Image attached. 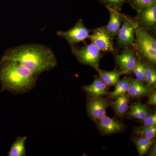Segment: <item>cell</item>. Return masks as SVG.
Wrapping results in <instances>:
<instances>
[{"instance_id":"obj_6","label":"cell","mask_w":156,"mask_h":156,"mask_svg":"<svg viewBox=\"0 0 156 156\" xmlns=\"http://www.w3.org/2000/svg\"><path fill=\"white\" fill-rule=\"evenodd\" d=\"M90 31L84 25L83 20L80 19L72 28L67 31H58L56 32V34L65 39L71 47H73L89 38Z\"/></svg>"},{"instance_id":"obj_23","label":"cell","mask_w":156,"mask_h":156,"mask_svg":"<svg viewBox=\"0 0 156 156\" xmlns=\"http://www.w3.org/2000/svg\"><path fill=\"white\" fill-rule=\"evenodd\" d=\"M128 2L137 12L156 2V0H128Z\"/></svg>"},{"instance_id":"obj_12","label":"cell","mask_w":156,"mask_h":156,"mask_svg":"<svg viewBox=\"0 0 156 156\" xmlns=\"http://www.w3.org/2000/svg\"><path fill=\"white\" fill-rule=\"evenodd\" d=\"M106 8L109 12L110 18L108 23L105 27L110 36L114 40L121 27V23L122 22L123 14H121L119 11L111 8Z\"/></svg>"},{"instance_id":"obj_4","label":"cell","mask_w":156,"mask_h":156,"mask_svg":"<svg viewBox=\"0 0 156 156\" xmlns=\"http://www.w3.org/2000/svg\"><path fill=\"white\" fill-rule=\"evenodd\" d=\"M71 48L72 53L79 62L91 66L97 71L100 69L99 63L102 55L100 50L94 44L92 43L81 48L75 46Z\"/></svg>"},{"instance_id":"obj_18","label":"cell","mask_w":156,"mask_h":156,"mask_svg":"<svg viewBox=\"0 0 156 156\" xmlns=\"http://www.w3.org/2000/svg\"><path fill=\"white\" fill-rule=\"evenodd\" d=\"M27 137L18 136L10 148L8 156H25L26 155L25 149L26 140Z\"/></svg>"},{"instance_id":"obj_9","label":"cell","mask_w":156,"mask_h":156,"mask_svg":"<svg viewBox=\"0 0 156 156\" xmlns=\"http://www.w3.org/2000/svg\"><path fill=\"white\" fill-rule=\"evenodd\" d=\"M136 26L147 30L156 26V2L137 12L134 18Z\"/></svg>"},{"instance_id":"obj_14","label":"cell","mask_w":156,"mask_h":156,"mask_svg":"<svg viewBox=\"0 0 156 156\" xmlns=\"http://www.w3.org/2000/svg\"><path fill=\"white\" fill-rule=\"evenodd\" d=\"M152 88L148 85L144 83L135 79H131V83L127 92L129 97L132 98H138L143 96H149L152 92Z\"/></svg>"},{"instance_id":"obj_7","label":"cell","mask_w":156,"mask_h":156,"mask_svg":"<svg viewBox=\"0 0 156 156\" xmlns=\"http://www.w3.org/2000/svg\"><path fill=\"white\" fill-rule=\"evenodd\" d=\"M135 50L130 47L124 48L120 54L115 56V60L124 74L132 73L135 67L136 58Z\"/></svg>"},{"instance_id":"obj_20","label":"cell","mask_w":156,"mask_h":156,"mask_svg":"<svg viewBox=\"0 0 156 156\" xmlns=\"http://www.w3.org/2000/svg\"><path fill=\"white\" fill-rule=\"evenodd\" d=\"M130 78L125 77L122 80H119L115 86L114 91L110 93L111 97L112 98H115L119 95L126 93L130 87Z\"/></svg>"},{"instance_id":"obj_8","label":"cell","mask_w":156,"mask_h":156,"mask_svg":"<svg viewBox=\"0 0 156 156\" xmlns=\"http://www.w3.org/2000/svg\"><path fill=\"white\" fill-rule=\"evenodd\" d=\"M89 38L100 51L112 52L115 50L113 40L110 36L105 27L95 28L92 30Z\"/></svg>"},{"instance_id":"obj_21","label":"cell","mask_w":156,"mask_h":156,"mask_svg":"<svg viewBox=\"0 0 156 156\" xmlns=\"http://www.w3.org/2000/svg\"><path fill=\"white\" fill-rule=\"evenodd\" d=\"M144 65L146 83L152 88H155L156 86V69L150 65L144 63Z\"/></svg>"},{"instance_id":"obj_2","label":"cell","mask_w":156,"mask_h":156,"mask_svg":"<svg viewBox=\"0 0 156 156\" xmlns=\"http://www.w3.org/2000/svg\"><path fill=\"white\" fill-rule=\"evenodd\" d=\"M37 77L17 62H0L1 92L8 91L15 94L29 92L35 86Z\"/></svg>"},{"instance_id":"obj_28","label":"cell","mask_w":156,"mask_h":156,"mask_svg":"<svg viewBox=\"0 0 156 156\" xmlns=\"http://www.w3.org/2000/svg\"><path fill=\"white\" fill-rule=\"evenodd\" d=\"M150 153L149 154L148 156H156V143H154L151 146Z\"/></svg>"},{"instance_id":"obj_10","label":"cell","mask_w":156,"mask_h":156,"mask_svg":"<svg viewBox=\"0 0 156 156\" xmlns=\"http://www.w3.org/2000/svg\"><path fill=\"white\" fill-rule=\"evenodd\" d=\"M108 104L107 101L101 97H89L87 99V108L89 117L96 120L106 115Z\"/></svg>"},{"instance_id":"obj_11","label":"cell","mask_w":156,"mask_h":156,"mask_svg":"<svg viewBox=\"0 0 156 156\" xmlns=\"http://www.w3.org/2000/svg\"><path fill=\"white\" fill-rule=\"evenodd\" d=\"M98 130L103 135H109L122 132L125 126L122 122L114 118L105 116L101 119L95 120Z\"/></svg>"},{"instance_id":"obj_26","label":"cell","mask_w":156,"mask_h":156,"mask_svg":"<svg viewBox=\"0 0 156 156\" xmlns=\"http://www.w3.org/2000/svg\"><path fill=\"white\" fill-rule=\"evenodd\" d=\"M140 121L144 126H149L156 125V113L153 114H151L143 119L140 120Z\"/></svg>"},{"instance_id":"obj_3","label":"cell","mask_w":156,"mask_h":156,"mask_svg":"<svg viewBox=\"0 0 156 156\" xmlns=\"http://www.w3.org/2000/svg\"><path fill=\"white\" fill-rule=\"evenodd\" d=\"M134 50L154 65L156 63V41L147 30L139 27L135 29Z\"/></svg>"},{"instance_id":"obj_25","label":"cell","mask_w":156,"mask_h":156,"mask_svg":"<svg viewBox=\"0 0 156 156\" xmlns=\"http://www.w3.org/2000/svg\"><path fill=\"white\" fill-rule=\"evenodd\" d=\"M101 4L105 5L106 8H110L120 11L124 4L128 2V0H98Z\"/></svg>"},{"instance_id":"obj_27","label":"cell","mask_w":156,"mask_h":156,"mask_svg":"<svg viewBox=\"0 0 156 156\" xmlns=\"http://www.w3.org/2000/svg\"><path fill=\"white\" fill-rule=\"evenodd\" d=\"M149 98L148 101V103L151 105H156V93L154 92L149 95Z\"/></svg>"},{"instance_id":"obj_13","label":"cell","mask_w":156,"mask_h":156,"mask_svg":"<svg viewBox=\"0 0 156 156\" xmlns=\"http://www.w3.org/2000/svg\"><path fill=\"white\" fill-rule=\"evenodd\" d=\"M83 89L91 97H101L110 94L107 90V86L99 76L95 78L92 83L84 86Z\"/></svg>"},{"instance_id":"obj_5","label":"cell","mask_w":156,"mask_h":156,"mask_svg":"<svg viewBox=\"0 0 156 156\" xmlns=\"http://www.w3.org/2000/svg\"><path fill=\"white\" fill-rule=\"evenodd\" d=\"M123 23L117 34V45L120 48L133 47L137 27L134 18L123 14Z\"/></svg>"},{"instance_id":"obj_16","label":"cell","mask_w":156,"mask_h":156,"mask_svg":"<svg viewBox=\"0 0 156 156\" xmlns=\"http://www.w3.org/2000/svg\"><path fill=\"white\" fill-rule=\"evenodd\" d=\"M128 116L130 118L142 120L151 114L150 109L147 105L140 102H136L131 105Z\"/></svg>"},{"instance_id":"obj_17","label":"cell","mask_w":156,"mask_h":156,"mask_svg":"<svg viewBox=\"0 0 156 156\" xmlns=\"http://www.w3.org/2000/svg\"><path fill=\"white\" fill-rule=\"evenodd\" d=\"M98 72L99 76L107 87L115 86L118 81L119 80L121 76L124 74L121 71H107L99 69Z\"/></svg>"},{"instance_id":"obj_24","label":"cell","mask_w":156,"mask_h":156,"mask_svg":"<svg viewBox=\"0 0 156 156\" xmlns=\"http://www.w3.org/2000/svg\"><path fill=\"white\" fill-rule=\"evenodd\" d=\"M133 73L136 76V80L143 83H146L144 65L138 58L136 59Z\"/></svg>"},{"instance_id":"obj_19","label":"cell","mask_w":156,"mask_h":156,"mask_svg":"<svg viewBox=\"0 0 156 156\" xmlns=\"http://www.w3.org/2000/svg\"><path fill=\"white\" fill-rule=\"evenodd\" d=\"M134 142L139 155L143 156L147 153L149 149L154 143L155 140L154 138L149 139L140 135L134 140Z\"/></svg>"},{"instance_id":"obj_22","label":"cell","mask_w":156,"mask_h":156,"mask_svg":"<svg viewBox=\"0 0 156 156\" xmlns=\"http://www.w3.org/2000/svg\"><path fill=\"white\" fill-rule=\"evenodd\" d=\"M134 134H139L149 139H153L156 136V126H141L134 128Z\"/></svg>"},{"instance_id":"obj_15","label":"cell","mask_w":156,"mask_h":156,"mask_svg":"<svg viewBox=\"0 0 156 156\" xmlns=\"http://www.w3.org/2000/svg\"><path fill=\"white\" fill-rule=\"evenodd\" d=\"M116 98L115 100L110 102V105L116 114L121 116L124 115L128 111L129 96L126 93Z\"/></svg>"},{"instance_id":"obj_1","label":"cell","mask_w":156,"mask_h":156,"mask_svg":"<svg viewBox=\"0 0 156 156\" xmlns=\"http://www.w3.org/2000/svg\"><path fill=\"white\" fill-rule=\"evenodd\" d=\"M13 61L38 76L41 73L56 67L57 60L50 48L39 44L20 45L8 49L1 61Z\"/></svg>"}]
</instances>
